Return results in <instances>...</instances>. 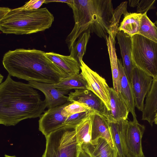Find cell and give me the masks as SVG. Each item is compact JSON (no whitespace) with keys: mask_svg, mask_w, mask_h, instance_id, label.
Returning a JSON list of instances; mask_svg holds the SVG:
<instances>
[{"mask_svg":"<svg viewBox=\"0 0 157 157\" xmlns=\"http://www.w3.org/2000/svg\"><path fill=\"white\" fill-rule=\"evenodd\" d=\"M68 5L72 10L75 21L66 40L70 51L84 32L94 33L106 40L109 35L115 39L121 17L128 13L127 7L123 4L114 10L111 0H72Z\"/></svg>","mask_w":157,"mask_h":157,"instance_id":"1","label":"cell"},{"mask_svg":"<svg viewBox=\"0 0 157 157\" xmlns=\"http://www.w3.org/2000/svg\"><path fill=\"white\" fill-rule=\"evenodd\" d=\"M9 74L0 84V124L14 126L28 119L39 117L47 105L28 83L16 81Z\"/></svg>","mask_w":157,"mask_h":157,"instance_id":"2","label":"cell"},{"mask_svg":"<svg viewBox=\"0 0 157 157\" xmlns=\"http://www.w3.org/2000/svg\"><path fill=\"white\" fill-rule=\"evenodd\" d=\"M35 49L10 50L3 57L2 64L10 76L38 82L56 84L67 78L60 69L44 55Z\"/></svg>","mask_w":157,"mask_h":157,"instance_id":"3","label":"cell"},{"mask_svg":"<svg viewBox=\"0 0 157 157\" xmlns=\"http://www.w3.org/2000/svg\"><path fill=\"white\" fill-rule=\"evenodd\" d=\"M54 21L53 15L46 7L29 9L21 6L11 9L0 20V29L6 34H31L49 28Z\"/></svg>","mask_w":157,"mask_h":157,"instance_id":"4","label":"cell"},{"mask_svg":"<svg viewBox=\"0 0 157 157\" xmlns=\"http://www.w3.org/2000/svg\"><path fill=\"white\" fill-rule=\"evenodd\" d=\"M46 146L42 157H78L82 149L73 129L63 127L45 137Z\"/></svg>","mask_w":157,"mask_h":157,"instance_id":"5","label":"cell"},{"mask_svg":"<svg viewBox=\"0 0 157 157\" xmlns=\"http://www.w3.org/2000/svg\"><path fill=\"white\" fill-rule=\"evenodd\" d=\"M135 66L153 78L157 77V43L139 34L132 36Z\"/></svg>","mask_w":157,"mask_h":157,"instance_id":"6","label":"cell"},{"mask_svg":"<svg viewBox=\"0 0 157 157\" xmlns=\"http://www.w3.org/2000/svg\"><path fill=\"white\" fill-rule=\"evenodd\" d=\"M80 73L88 85V90L98 97L103 102L108 111L111 110L110 105V87L105 79L90 69L82 60L80 63Z\"/></svg>","mask_w":157,"mask_h":157,"instance_id":"7","label":"cell"},{"mask_svg":"<svg viewBox=\"0 0 157 157\" xmlns=\"http://www.w3.org/2000/svg\"><path fill=\"white\" fill-rule=\"evenodd\" d=\"M145 130L144 125L139 123L137 119L128 121L124 135L127 157H145L142 145Z\"/></svg>","mask_w":157,"mask_h":157,"instance_id":"8","label":"cell"},{"mask_svg":"<svg viewBox=\"0 0 157 157\" xmlns=\"http://www.w3.org/2000/svg\"><path fill=\"white\" fill-rule=\"evenodd\" d=\"M153 80L151 77L135 66L133 69L131 84L132 88L135 106L143 112L145 97L149 91Z\"/></svg>","mask_w":157,"mask_h":157,"instance_id":"9","label":"cell"},{"mask_svg":"<svg viewBox=\"0 0 157 157\" xmlns=\"http://www.w3.org/2000/svg\"><path fill=\"white\" fill-rule=\"evenodd\" d=\"M70 103L68 102L49 109L40 117L39 130L45 137L63 126L67 117L62 115V111L64 107Z\"/></svg>","mask_w":157,"mask_h":157,"instance_id":"10","label":"cell"},{"mask_svg":"<svg viewBox=\"0 0 157 157\" xmlns=\"http://www.w3.org/2000/svg\"><path fill=\"white\" fill-rule=\"evenodd\" d=\"M68 95V102L84 104L108 119L109 112L102 100L92 91L87 89L76 90Z\"/></svg>","mask_w":157,"mask_h":157,"instance_id":"11","label":"cell"},{"mask_svg":"<svg viewBox=\"0 0 157 157\" xmlns=\"http://www.w3.org/2000/svg\"><path fill=\"white\" fill-rule=\"evenodd\" d=\"M28 83L34 88L39 90L43 93L45 96L44 100L48 109L68 102V96L65 95L68 94L69 91L59 90L54 87L53 84L35 81H28Z\"/></svg>","mask_w":157,"mask_h":157,"instance_id":"12","label":"cell"},{"mask_svg":"<svg viewBox=\"0 0 157 157\" xmlns=\"http://www.w3.org/2000/svg\"><path fill=\"white\" fill-rule=\"evenodd\" d=\"M116 37L120 46L124 70L131 84L132 70L136 66L132 59V36L122 31H118Z\"/></svg>","mask_w":157,"mask_h":157,"instance_id":"13","label":"cell"},{"mask_svg":"<svg viewBox=\"0 0 157 157\" xmlns=\"http://www.w3.org/2000/svg\"><path fill=\"white\" fill-rule=\"evenodd\" d=\"M90 117L91 122V142L99 138H103L107 140L113 148H116L111 137L107 119L95 112H93Z\"/></svg>","mask_w":157,"mask_h":157,"instance_id":"14","label":"cell"},{"mask_svg":"<svg viewBox=\"0 0 157 157\" xmlns=\"http://www.w3.org/2000/svg\"><path fill=\"white\" fill-rule=\"evenodd\" d=\"M44 55L60 69L67 78L80 74V64L70 55L64 56L53 52H45Z\"/></svg>","mask_w":157,"mask_h":157,"instance_id":"15","label":"cell"},{"mask_svg":"<svg viewBox=\"0 0 157 157\" xmlns=\"http://www.w3.org/2000/svg\"><path fill=\"white\" fill-rule=\"evenodd\" d=\"M120 76L121 89L119 93L128 107L133 119H137L135 113V104L132 85L127 77L120 59H117Z\"/></svg>","mask_w":157,"mask_h":157,"instance_id":"16","label":"cell"},{"mask_svg":"<svg viewBox=\"0 0 157 157\" xmlns=\"http://www.w3.org/2000/svg\"><path fill=\"white\" fill-rule=\"evenodd\" d=\"M82 149L91 157H117L116 148H113L108 142L103 138H99L82 146Z\"/></svg>","mask_w":157,"mask_h":157,"instance_id":"17","label":"cell"},{"mask_svg":"<svg viewBox=\"0 0 157 157\" xmlns=\"http://www.w3.org/2000/svg\"><path fill=\"white\" fill-rule=\"evenodd\" d=\"M109 122L112 139L118 155L120 157H127L124 135L128 121L121 120Z\"/></svg>","mask_w":157,"mask_h":157,"instance_id":"18","label":"cell"},{"mask_svg":"<svg viewBox=\"0 0 157 157\" xmlns=\"http://www.w3.org/2000/svg\"><path fill=\"white\" fill-rule=\"evenodd\" d=\"M109 92L111 110L109 122L127 120L129 111L122 98L113 88L110 87Z\"/></svg>","mask_w":157,"mask_h":157,"instance_id":"19","label":"cell"},{"mask_svg":"<svg viewBox=\"0 0 157 157\" xmlns=\"http://www.w3.org/2000/svg\"><path fill=\"white\" fill-rule=\"evenodd\" d=\"M157 114V77L153 78L150 89L146 96L142 120L152 126Z\"/></svg>","mask_w":157,"mask_h":157,"instance_id":"20","label":"cell"},{"mask_svg":"<svg viewBox=\"0 0 157 157\" xmlns=\"http://www.w3.org/2000/svg\"><path fill=\"white\" fill-rule=\"evenodd\" d=\"M112 76L113 88L118 93L120 90V76L115 48V39L109 35L106 39Z\"/></svg>","mask_w":157,"mask_h":157,"instance_id":"21","label":"cell"},{"mask_svg":"<svg viewBox=\"0 0 157 157\" xmlns=\"http://www.w3.org/2000/svg\"><path fill=\"white\" fill-rule=\"evenodd\" d=\"M55 87L61 91H68L72 89H87V82L82 74L63 78L59 82L53 84Z\"/></svg>","mask_w":157,"mask_h":157,"instance_id":"22","label":"cell"},{"mask_svg":"<svg viewBox=\"0 0 157 157\" xmlns=\"http://www.w3.org/2000/svg\"><path fill=\"white\" fill-rule=\"evenodd\" d=\"M142 14L136 13H128L124 16L118 27V31H122L131 36L138 34Z\"/></svg>","mask_w":157,"mask_h":157,"instance_id":"23","label":"cell"},{"mask_svg":"<svg viewBox=\"0 0 157 157\" xmlns=\"http://www.w3.org/2000/svg\"><path fill=\"white\" fill-rule=\"evenodd\" d=\"M90 117L78 124L74 129L78 144L81 147L82 145L91 142V122Z\"/></svg>","mask_w":157,"mask_h":157,"instance_id":"24","label":"cell"},{"mask_svg":"<svg viewBox=\"0 0 157 157\" xmlns=\"http://www.w3.org/2000/svg\"><path fill=\"white\" fill-rule=\"evenodd\" d=\"M147 13H143L141 17L138 34L157 43V27L147 17Z\"/></svg>","mask_w":157,"mask_h":157,"instance_id":"25","label":"cell"},{"mask_svg":"<svg viewBox=\"0 0 157 157\" xmlns=\"http://www.w3.org/2000/svg\"><path fill=\"white\" fill-rule=\"evenodd\" d=\"M90 36L89 32L83 33L75 43L70 51V56L77 61L80 65L86 53V46Z\"/></svg>","mask_w":157,"mask_h":157,"instance_id":"26","label":"cell"},{"mask_svg":"<svg viewBox=\"0 0 157 157\" xmlns=\"http://www.w3.org/2000/svg\"><path fill=\"white\" fill-rule=\"evenodd\" d=\"M95 111L90 110L71 115L67 118L63 123V126H66L69 128L74 129L78 124L89 117Z\"/></svg>","mask_w":157,"mask_h":157,"instance_id":"27","label":"cell"},{"mask_svg":"<svg viewBox=\"0 0 157 157\" xmlns=\"http://www.w3.org/2000/svg\"><path fill=\"white\" fill-rule=\"evenodd\" d=\"M90 110L92 109L84 104L74 102H71L65 106L62 110V114L64 117H67L73 114Z\"/></svg>","mask_w":157,"mask_h":157,"instance_id":"28","label":"cell"},{"mask_svg":"<svg viewBox=\"0 0 157 157\" xmlns=\"http://www.w3.org/2000/svg\"><path fill=\"white\" fill-rule=\"evenodd\" d=\"M155 0H139L137 8V13L143 14L149 10L155 8L154 4Z\"/></svg>","mask_w":157,"mask_h":157,"instance_id":"29","label":"cell"},{"mask_svg":"<svg viewBox=\"0 0 157 157\" xmlns=\"http://www.w3.org/2000/svg\"><path fill=\"white\" fill-rule=\"evenodd\" d=\"M45 0H31L25 3L22 6L26 9H38L44 3Z\"/></svg>","mask_w":157,"mask_h":157,"instance_id":"30","label":"cell"},{"mask_svg":"<svg viewBox=\"0 0 157 157\" xmlns=\"http://www.w3.org/2000/svg\"><path fill=\"white\" fill-rule=\"evenodd\" d=\"M11 9L6 7L0 8V20L2 19L10 11Z\"/></svg>","mask_w":157,"mask_h":157,"instance_id":"31","label":"cell"},{"mask_svg":"<svg viewBox=\"0 0 157 157\" xmlns=\"http://www.w3.org/2000/svg\"><path fill=\"white\" fill-rule=\"evenodd\" d=\"M140 0H130L129 1V5L132 7L137 6Z\"/></svg>","mask_w":157,"mask_h":157,"instance_id":"32","label":"cell"},{"mask_svg":"<svg viewBox=\"0 0 157 157\" xmlns=\"http://www.w3.org/2000/svg\"><path fill=\"white\" fill-rule=\"evenodd\" d=\"M78 157H91L86 152H85L82 149L80 151V153Z\"/></svg>","mask_w":157,"mask_h":157,"instance_id":"33","label":"cell"},{"mask_svg":"<svg viewBox=\"0 0 157 157\" xmlns=\"http://www.w3.org/2000/svg\"><path fill=\"white\" fill-rule=\"evenodd\" d=\"M3 78V76L1 74L0 75V84L2 82V81Z\"/></svg>","mask_w":157,"mask_h":157,"instance_id":"34","label":"cell"},{"mask_svg":"<svg viewBox=\"0 0 157 157\" xmlns=\"http://www.w3.org/2000/svg\"><path fill=\"white\" fill-rule=\"evenodd\" d=\"M5 157H17L15 155H10L6 154H5L4 155Z\"/></svg>","mask_w":157,"mask_h":157,"instance_id":"35","label":"cell"},{"mask_svg":"<svg viewBox=\"0 0 157 157\" xmlns=\"http://www.w3.org/2000/svg\"><path fill=\"white\" fill-rule=\"evenodd\" d=\"M154 123L156 124H157V114L155 116V120H154Z\"/></svg>","mask_w":157,"mask_h":157,"instance_id":"36","label":"cell"},{"mask_svg":"<svg viewBox=\"0 0 157 157\" xmlns=\"http://www.w3.org/2000/svg\"><path fill=\"white\" fill-rule=\"evenodd\" d=\"M155 24L156 27H157V20L155 21Z\"/></svg>","mask_w":157,"mask_h":157,"instance_id":"37","label":"cell"}]
</instances>
